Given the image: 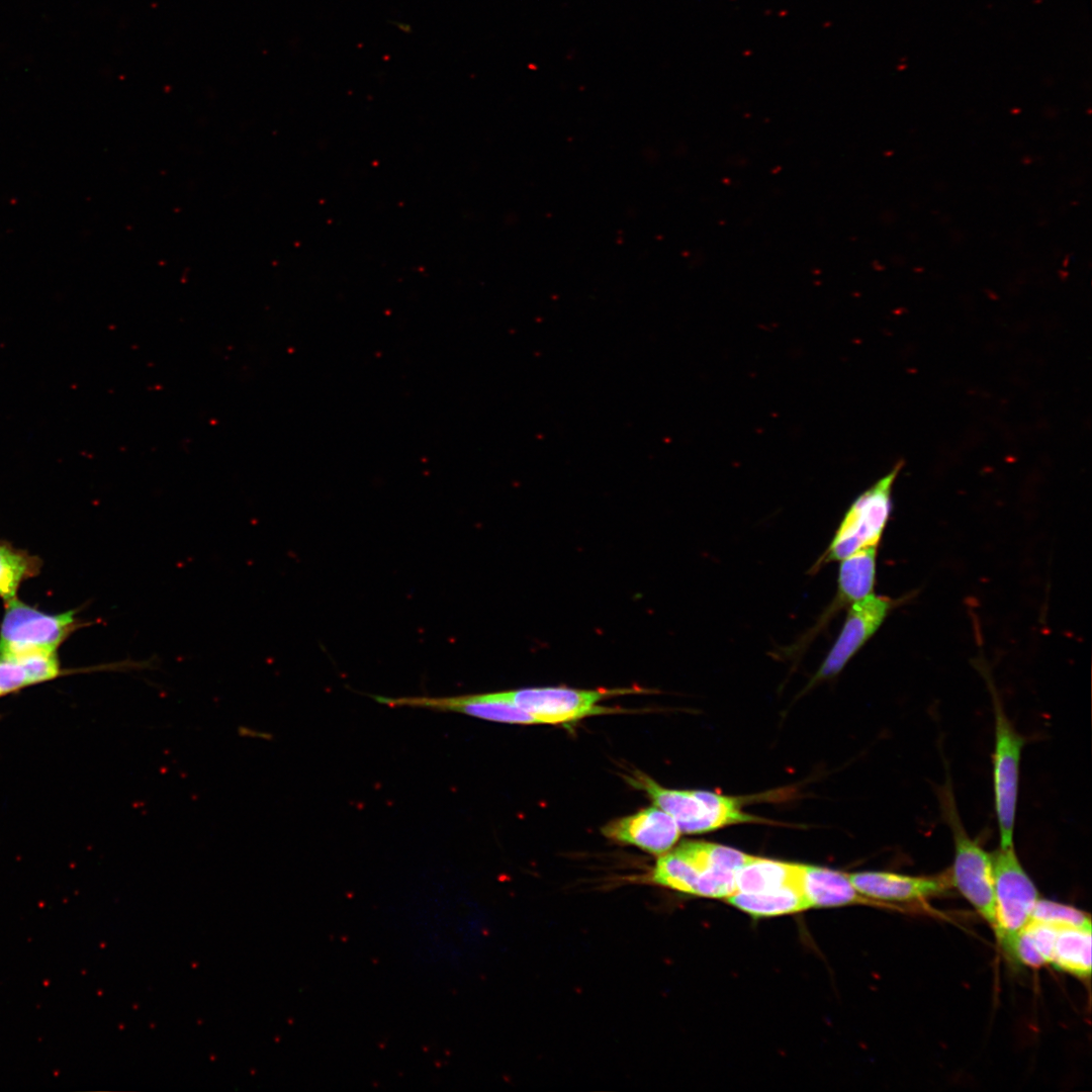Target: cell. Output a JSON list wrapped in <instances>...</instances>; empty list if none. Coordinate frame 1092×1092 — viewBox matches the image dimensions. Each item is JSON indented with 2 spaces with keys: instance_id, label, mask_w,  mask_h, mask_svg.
<instances>
[{
  "instance_id": "6da1fadb",
  "label": "cell",
  "mask_w": 1092,
  "mask_h": 1092,
  "mask_svg": "<svg viewBox=\"0 0 1092 1092\" xmlns=\"http://www.w3.org/2000/svg\"><path fill=\"white\" fill-rule=\"evenodd\" d=\"M629 783L669 814L681 833H705L728 825L760 821L743 812L737 798L710 791L666 789L640 771H634Z\"/></svg>"
},
{
  "instance_id": "7a4b0ae2",
  "label": "cell",
  "mask_w": 1092,
  "mask_h": 1092,
  "mask_svg": "<svg viewBox=\"0 0 1092 1092\" xmlns=\"http://www.w3.org/2000/svg\"><path fill=\"white\" fill-rule=\"evenodd\" d=\"M902 465V462H898L852 502L812 571H817L824 564L842 560L861 548L879 545L892 511L893 485Z\"/></svg>"
},
{
  "instance_id": "3957f363",
  "label": "cell",
  "mask_w": 1092,
  "mask_h": 1092,
  "mask_svg": "<svg viewBox=\"0 0 1092 1092\" xmlns=\"http://www.w3.org/2000/svg\"><path fill=\"white\" fill-rule=\"evenodd\" d=\"M943 811L951 829L954 856L949 872L952 887L975 908L994 933L998 927L992 860L978 841L972 839L959 818L951 795L943 793Z\"/></svg>"
},
{
  "instance_id": "277c9868",
  "label": "cell",
  "mask_w": 1092,
  "mask_h": 1092,
  "mask_svg": "<svg viewBox=\"0 0 1092 1092\" xmlns=\"http://www.w3.org/2000/svg\"><path fill=\"white\" fill-rule=\"evenodd\" d=\"M991 860L998 919L995 935L1010 958L1015 936L1030 920L1038 892L1013 845L999 846L991 853Z\"/></svg>"
},
{
  "instance_id": "5b68a950",
  "label": "cell",
  "mask_w": 1092,
  "mask_h": 1092,
  "mask_svg": "<svg viewBox=\"0 0 1092 1092\" xmlns=\"http://www.w3.org/2000/svg\"><path fill=\"white\" fill-rule=\"evenodd\" d=\"M78 625L74 611L47 614L14 598L6 602L0 625V657L57 652Z\"/></svg>"
},
{
  "instance_id": "8992f818",
  "label": "cell",
  "mask_w": 1092,
  "mask_h": 1092,
  "mask_svg": "<svg viewBox=\"0 0 1092 1092\" xmlns=\"http://www.w3.org/2000/svg\"><path fill=\"white\" fill-rule=\"evenodd\" d=\"M645 693L639 688L580 690L565 687L525 688L497 692V695L537 717L541 724H563L587 716L621 712L599 706L604 699Z\"/></svg>"
},
{
  "instance_id": "52a82bcc",
  "label": "cell",
  "mask_w": 1092,
  "mask_h": 1092,
  "mask_svg": "<svg viewBox=\"0 0 1092 1092\" xmlns=\"http://www.w3.org/2000/svg\"><path fill=\"white\" fill-rule=\"evenodd\" d=\"M994 698L995 745L993 788L1000 845H1013L1019 765L1025 738L1014 728L997 697Z\"/></svg>"
},
{
  "instance_id": "ba28073f",
  "label": "cell",
  "mask_w": 1092,
  "mask_h": 1092,
  "mask_svg": "<svg viewBox=\"0 0 1092 1092\" xmlns=\"http://www.w3.org/2000/svg\"><path fill=\"white\" fill-rule=\"evenodd\" d=\"M897 601L874 594L849 606L842 628L812 682L839 673L884 623Z\"/></svg>"
},
{
  "instance_id": "9c48e42d",
  "label": "cell",
  "mask_w": 1092,
  "mask_h": 1092,
  "mask_svg": "<svg viewBox=\"0 0 1092 1092\" xmlns=\"http://www.w3.org/2000/svg\"><path fill=\"white\" fill-rule=\"evenodd\" d=\"M380 704L389 707L424 708L442 712H456L479 719L511 723L541 724L540 720L515 704L502 699L496 693L463 695L453 697H399L373 696Z\"/></svg>"
},
{
  "instance_id": "30bf717a",
  "label": "cell",
  "mask_w": 1092,
  "mask_h": 1092,
  "mask_svg": "<svg viewBox=\"0 0 1092 1092\" xmlns=\"http://www.w3.org/2000/svg\"><path fill=\"white\" fill-rule=\"evenodd\" d=\"M864 897L884 902L910 903L939 896L952 888L949 872L935 876H908L889 872L848 875Z\"/></svg>"
},
{
  "instance_id": "8fae6325",
  "label": "cell",
  "mask_w": 1092,
  "mask_h": 1092,
  "mask_svg": "<svg viewBox=\"0 0 1092 1092\" xmlns=\"http://www.w3.org/2000/svg\"><path fill=\"white\" fill-rule=\"evenodd\" d=\"M602 833L616 842L660 855L674 846L680 831L669 814L653 806L610 821L602 828Z\"/></svg>"
},
{
  "instance_id": "7c38bea8",
  "label": "cell",
  "mask_w": 1092,
  "mask_h": 1092,
  "mask_svg": "<svg viewBox=\"0 0 1092 1092\" xmlns=\"http://www.w3.org/2000/svg\"><path fill=\"white\" fill-rule=\"evenodd\" d=\"M878 546L861 548L841 560L835 598L813 633L823 627L840 608L850 606L873 594L876 581Z\"/></svg>"
},
{
  "instance_id": "4fadbf2b",
  "label": "cell",
  "mask_w": 1092,
  "mask_h": 1092,
  "mask_svg": "<svg viewBox=\"0 0 1092 1092\" xmlns=\"http://www.w3.org/2000/svg\"><path fill=\"white\" fill-rule=\"evenodd\" d=\"M801 890L809 907H838L853 904L885 905L861 895L848 874L802 864Z\"/></svg>"
},
{
  "instance_id": "5bb4252c",
  "label": "cell",
  "mask_w": 1092,
  "mask_h": 1092,
  "mask_svg": "<svg viewBox=\"0 0 1092 1092\" xmlns=\"http://www.w3.org/2000/svg\"><path fill=\"white\" fill-rule=\"evenodd\" d=\"M801 872L802 864L751 856L735 873L736 892L758 893L800 886Z\"/></svg>"
},
{
  "instance_id": "9a60e30c",
  "label": "cell",
  "mask_w": 1092,
  "mask_h": 1092,
  "mask_svg": "<svg viewBox=\"0 0 1092 1092\" xmlns=\"http://www.w3.org/2000/svg\"><path fill=\"white\" fill-rule=\"evenodd\" d=\"M727 901L754 917L786 915L809 908L800 886H786L758 893L735 892Z\"/></svg>"
},
{
  "instance_id": "2e32d148",
  "label": "cell",
  "mask_w": 1092,
  "mask_h": 1092,
  "mask_svg": "<svg viewBox=\"0 0 1092 1092\" xmlns=\"http://www.w3.org/2000/svg\"><path fill=\"white\" fill-rule=\"evenodd\" d=\"M1060 971L1080 979L1091 975V928H1058L1052 962Z\"/></svg>"
},
{
  "instance_id": "e0dca14e",
  "label": "cell",
  "mask_w": 1092,
  "mask_h": 1092,
  "mask_svg": "<svg viewBox=\"0 0 1092 1092\" xmlns=\"http://www.w3.org/2000/svg\"><path fill=\"white\" fill-rule=\"evenodd\" d=\"M704 872L676 847L672 851L663 853L657 859L651 873V881L671 890L697 895L700 878Z\"/></svg>"
},
{
  "instance_id": "ac0fdd59",
  "label": "cell",
  "mask_w": 1092,
  "mask_h": 1092,
  "mask_svg": "<svg viewBox=\"0 0 1092 1092\" xmlns=\"http://www.w3.org/2000/svg\"><path fill=\"white\" fill-rule=\"evenodd\" d=\"M39 566L37 557L0 542V598L5 602L16 598L21 582L36 574Z\"/></svg>"
},
{
  "instance_id": "d6986e66",
  "label": "cell",
  "mask_w": 1092,
  "mask_h": 1092,
  "mask_svg": "<svg viewBox=\"0 0 1092 1092\" xmlns=\"http://www.w3.org/2000/svg\"><path fill=\"white\" fill-rule=\"evenodd\" d=\"M677 848L702 871L718 869L736 873L751 857L738 849L705 841H685Z\"/></svg>"
},
{
  "instance_id": "ffe728a7",
  "label": "cell",
  "mask_w": 1092,
  "mask_h": 1092,
  "mask_svg": "<svg viewBox=\"0 0 1092 1092\" xmlns=\"http://www.w3.org/2000/svg\"><path fill=\"white\" fill-rule=\"evenodd\" d=\"M1060 927L1091 928L1090 916L1069 905L1038 899L1032 910L1030 920Z\"/></svg>"
},
{
  "instance_id": "44dd1931",
  "label": "cell",
  "mask_w": 1092,
  "mask_h": 1092,
  "mask_svg": "<svg viewBox=\"0 0 1092 1092\" xmlns=\"http://www.w3.org/2000/svg\"><path fill=\"white\" fill-rule=\"evenodd\" d=\"M11 658L21 662L30 685L53 679L60 671L57 652H31Z\"/></svg>"
},
{
  "instance_id": "7402d4cb",
  "label": "cell",
  "mask_w": 1092,
  "mask_h": 1092,
  "mask_svg": "<svg viewBox=\"0 0 1092 1092\" xmlns=\"http://www.w3.org/2000/svg\"><path fill=\"white\" fill-rule=\"evenodd\" d=\"M29 685L28 675L19 660L11 657H0V696Z\"/></svg>"
},
{
  "instance_id": "603a6c76",
  "label": "cell",
  "mask_w": 1092,
  "mask_h": 1092,
  "mask_svg": "<svg viewBox=\"0 0 1092 1092\" xmlns=\"http://www.w3.org/2000/svg\"><path fill=\"white\" fill-rule=\"evenodd\" d=\"M1030 162H1031V159H1030V158H1027V157H1025V158H1024V159L1022 160V163H1023V164H1025V165H1026V164H1029Z\"/></svg>"
}]
</instances>
